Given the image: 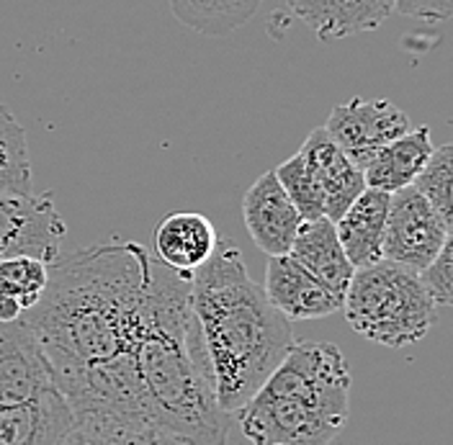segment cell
I'll return each instance as SVG.
<instances>
[{"mask_svg":"<svg viewBox=\"0 0 453 445\" xmlns=\"http://www.w3.org/2000/svg\"><path fill=\"white\" fill-rule=\"evenodd\" d=\"M155 265L132 240L59 255L42 299L21 317L75 415L144 418L134 340Z\"/></svg>","mask_w":453,"mask_h":445,"instance_id":"1","label":"cell"},{"mask_svg":"<svg viewBox=\"0 0 453 445\" xmlns=\"http://www.w3.org/2000/svg\"><path fill=\"white\" fill-rule=\"evenodd\" d=\"M144 418L191 445H226L211 363L191 306V276L157 260L134 340Z\"/></svg>","mask_w":453,"mask_h":445,"instance_id":"2","label":"cell"},{"mask_svg":"<svg viewBox=\"0 0 453 445\" xmlns=\"http://www.w3.org/2000/svg\"><path fill=\"white\" fill-rule=\"evenodd\" d=\"M191 306L211 363L217 404L234 415L294 342L288 319L248 273L234 240H219L211 257L191 273Z\"/></svg>","mask_w":453,"mask_h":445,"instance_id":"3","label":"cell"},{"mask_svg":"<svg viewBox=\"0 0 453 445\" xmlns=\"http://www.w3.org/2000/svg\"><path fill=\"white\" fill-rule=\"evenodd\" d=\"M350 387L335 342L299 340L234 415L253 445H330L350 415Z\"/></svg>","mask_w":453,"mask_h":445,"instance_id":"4","label":"cell"},{"mask_svg":"<svg viewBox=\"0 0 453 445\" xmlns=\"http://www.w3.org/2000/svg\"><path fill=\"white\" fill-rule=\"evenodd\" d=\"M435 302L418 271L379 260L353 271L342 296L348 325L384 348H407L435 325Z\"/></svg>","mask_w":453,"mask_h":445,"instance_id":"5","label":"cell"},{"mask_svg":"<svg viewBox=\"0 0 453 445\" xmlns=\"http://www.w3.org/2000/svg\"><path fill=\"white\" fill-rule=\"evenodd\" d=\"M449 240H451V226L415 191V186H407L392 194L387 224H384V240H381L384 260H392L423 273Z\"/></svg>","mask_w":453,"mask_h":445,"instance_id":"6","label":"cell"},{"mask_svg":"<svg viewBox=\"0 0 453 445\" xmlns=\"http://www.w3.org/2000/svg\"><path fill=\"white\" fill-rule=\"evenodd\" d=\"M65 232L52 194H0V260L24 255L52 265Z\"/></svg>","mask_w":453,"mask_h":445,"instance_id":"7","label":"cell"},{"mask_svg":"<svg viewBox=\"0 0 453 445\" xmlns=\"http://www.w3.org/2000/svg\"><path fill=\"white\" fill-rule=\"evenodd\" d=\"M410 129L412 121L407 113L387 98H353L348 104H338L325 121V132L361 170L368 165L376 150Z\"/></svg>","mask_w":453,"mask_h":445,"instance_id":"8","label":"cell"},{"mask_svg":"<svg viewBox=\"0 0 453 445\" xmlns=\"http://www.w3.org/2000/svg\"><path fill=\"white\" fill-rule=\"evenodd\" d=\"M50 391H57L55 379L27 322H0V407L28 404Z\"/></svg>","mask_w":453,"mask_h":445,"instance_id":"9","label":"cell"},{"mask_svg":"<svg viewBox=\"0 0 453 445\" xmlns=\"http://www.w3.org/2000/svg\"><path fill=\"white\" fill-rule=\"evenodd\" d=\"M265 296L288 322L322 319L342 309V294L311 276L291 255H276L265 268Z\"/></svg>","mask_w":453,"mask_h":445,"instance_id":"10","label":"cell"},{"mask_svg":"<svg viewBox=\"0 0 453 445\" xmlns=\"http://www.w3.org/2000/svg\"><path fill=\"white\" fill-rule=\"evenodd\" d=\"M242 219L255 245L268 257L288 255L294 237L304 222L281 188L276 170L263 173L248 188L242 198Z\"/></svg>","mask_w":453,"mask_h":445,"instance_id":"11","label":"cell"},{"mask_svg":"<svg viewBox=\"0 0 453 445\" xmlns=\"http://www.w3.org/2000/svg\"><path fill=\"white\" fill-rule=\"evenodd\" d=\"M299 155L310 167L311 178L317 180L322 198H325V219L338 222L348 211V206L364 194L366 178L364 170L356 165L333 137L325 132V127L314 129L304 140Z\"/></svg>","mask_w":453,"mask_h":445,"instance_id":"12","label":"cell"},{"mask_svg":"<svg viewBox=\"0 0 453 445\" xmlns=\"http://www.w3.org/2000/svg\"><path fill=\"white\" fill-rule=\"evenodd\" d=\"M286 5L322 42L376 31L395 11V0H286Z\"/></svg>","mask_w":453,"mask_h":445,"instance_id":"13","label":"cell"},{"mask_svg":"<svg viewBox=\"0 0 453 445\" xmlns=\"http://www.w3.org/2000/svg\"><path fill=\"white\" fill-rule=\"evenodd\" d=\"M75 412L59 391L16 407H0V445H62Z\"/></svg>","mask_w":453,"mask_h":445,"instance_id":"14","label":"cell"},{"mask_svg":"<svg viewBox=\"0 0 453 445\" xmlns=\"http://www.w3.org/2000/svg\"><path fill=\"white\" fill-rule=\"evenodd\" d=\"M219 234L209 217L196 211L170 214L155 229V257L178 273H194L217 250Z\"/></svg>","mask_w":453,"mask_h":445,"instance_id":"15","label":"cell"},{"mask_svg":"<svg viewBox=\"0 0 453 445\" xmlns=\"http://www.w3.org/2000/svg\"><path fill=\"white\" fill-rule=\"evenodd\" d=\"M392 194H384L379 188H364L348 211L335 222L340 248L353 268H364L371 263L384 260L381 257V240H384V224L389 211Z\"/></svg>","mask_w":453,"mask_h":445,"instance_id":"16","label":"cell"},{"mask_svg":"<svg viewBox=\"0 0 453 445\" xmlns=\"http://www.w3.org/2000/svg\"><path fill=\"white\" fill-rule=\"evenodd\" d=\"M433 150L435 147L430 142L427 127L404 132L402 137H396L373 152V157L364 167L366 186L379 188L384 194H396V191L412 186L427 163V157L433 155Z\"/></svg>","mask_w":453,"mask_h":445,"instance_id":"17","label":"cell"},{"mask_svg":"<svg viewBox=\"0 0 453 445\" xmlns=\"http://www.w3.org/2000/svg\"><path fill=\"white\" fill-rule=\"evenodd\" d=\"M62 445H191L180 435L160 427L157 422L129 415L83 412Z\"/></svg>","mask_w":453,"mask_h":445,"instance_id":"18","label":"cell"},{"mask_svg":"<svg viewBox=\"0 0 453 445\" xmlns=\"http://www.w3.org/2000/svg\"><path fill=\"white\" fill-rule=\"evenodd\" d=\"M288 255L304 265L311 276L327 283L333 291H338L345 296V288L353 279V265L345 257V252L340 248L338 232H335V222L330 219H314V222H302L294 245Z\"/></svg>","mask_w":453,"mask_h":445,"instance_id":"19","label":"cell"},{"mask_svg":"<svg viewBox=\"0 0 453 445\" xmlns=\"http://www.w3.org/2000/svg\"><path fill=\"white\" fill-rule=\"evenodd\" d=\"M50 265L36 257L0 260V322H16L47 288Z\"/></svg>","mask_w":453,"mask_h":445,"instance_id":"20","label":"cell"},{"mask_svg":"<svg viewBox=\"0 0 453 445\" xmlns=\"http://www.w3.org/2000/svg\"><path fill=\"white\" fill-rule=\"evenodd\" d=\"M183 27L206 36H225L248 24L263 0H168Z\"/></svg>","mask_w":453,"mask_h":445,"instance_id":"21","label":"cell"},{"mask_svg":"<svg viewBox=\"0 0 453 445\" xmlns=\"http://www.w3.org/2000/svg\"><path fill=\"white\" fill-rule=\"evenodd\" d=\"M0 194H31V160L21 121L0 104Z\"/></svg>","mask_w":453,"mask_h":445,"instance_id":"22","label":"cell"},{"mask_svg":"<svg viewBox=\"0 0 453 445\" xmlns=\"http://www.w3.org/2000/svg\"><path fill=\"white\" fill-rule=\"evenodd\" d=\"M453 147L443 144L433 150L427 163L415 178V191L438 211L443 222L453 226Z\"/></svg>","mask_w":453,"mask_h":445,"instance_id":"23","label":"cell"},{"mask_svg":"<svg viewBox=\"0 0 453 445\" xmlns=\"http://www.w3.org/2000/svg\"><path fill=\"white\" fill-rule=\"evenodd\" d=\"M276 178H279L281 188L291 198V203L296 206V211H299V217L304 222H314V219L325 217L322 191H319L317 180L311 178L310 167H307L304 157L299 152L276 167Z\"/></svg>","mask_w":453,"mask_h":445,"instance_id":"24","label":"cell"},{"mask_svg":"<svg viewBox=\"0 0 453 445\" xmlns=\"http://www.w3.org/2000/svg\"><path fill=\"white\" fill-rule=\"evenodd\" d=\"M451 252H453V242L449 240L441 252L435 255V260L425 268L423 273H420V279H423L425 288H427V294L433 296V302L435 306H449L453 299V260H451Z\"/></svg>","mask_w":453,"mask_h":445,"instance_id":"25","label":"cell"},{"mask_svg":"<svg viewBox=\"0 0 453 445\" xmlns=\"http://www.w3.org/2000/svg\"><path fill=\"white\" fill-rule=\"evenodd\" d=\"M395 11L402 16L423 21H449L453 13V0H395Z\"/></svg>","mask_w":453,"mask_h":445,"instance_id":"26","label":"cell"}]
</instances>
